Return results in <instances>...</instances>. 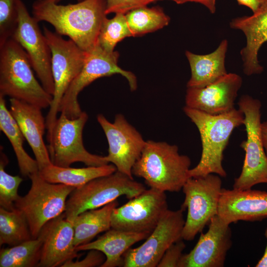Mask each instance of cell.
Returning <instances> with one entry per match:
<instances>
[{
  "label": "cell",
  "instance_id": "1",
  "mask_svg": "<svg viewBox=\"0 0 267 267\" xmlns=\"http://www.w3.org/2000/svg\"><path fill=\"white\" fill-rule=\"evenodd\" d=\"M106 4V0H84L66 5L50 0H36L32 4V16L39 22L49 23L55 32L68 36L88 51L98 43L107 15Z\"/></svg>",
  "mask_w": 267,
  "mask_h": 267
},
{
  "label": "cell",
  "instance_id": "2",
  "mask_svg": "<svg viewBox=\"0 0 267 267\" xmlns=\"http://www.w3.org/2000/svg\"><path fill=\"white\" fill-rule=\"evenodd\" d=\"M183 111L200 133L202 151L198 164L189 171L190 177L215 174L225 178L223 153L233 130L244 125V116L239 109L218 115L209 114L185 106Z\"/></svg>",
  "mask_w": 267,
  "mask_h": 267
},
{
  "label": "cell",
  "instance_id": "3",
  "mask_svg": "<svg viewBox=\"0 0 267 267\" xmlns=\"http://www.w3.org/2000/svg\"><path fill=\"white\" fill-rule=\"evenodd\" d=\"M190 165L189 157L179 154L177 145L149 140L134 164L132 174L143 178L151 188L178 192L190 178Z\"/></svg>",
  "mask_w": 267,
  "mask_h": 267
},
{
  "label": "cell",
  "instance_id": "4",
  "mask_svg": "<svg viewBox=\"0 0 267 267\" xmlns=\"http://www.w3.org/2000/svg\"><path fill=\"white\" fill-rule=\"evenodd\" d=\"M28 54L10 38L0 45V95L41 108L50 107L52 95L38 81Z\"/></svg>",
  "mask_w": 267,
  "mask_h": 267
},
{
  "label": "cell",
  "instance_id": "5",
  "mask_svg": "<svg viewBox=\"0 0 267 267\" xmlns=\"http://www.w3.org/2000/svg\"><path fill=\"white\" fill-rule=\"evenodd\" d=\"M145 189L141 183L116 171L74 189L67 200L64 214L66 218L72 222L83 212L103 207L121 196L131 199Z\"/></svg>",
  "mask_w": 267,
  "mask_h": 267
},
{
  "label": "cell",
  "instance_id": "6",
  "mask_svg": "<svg viewBox=\"0 0 267 267\" xmlns=\"http://www.w3.org/2000/svg\"><path fill=\"white\" fill-rule=\"evenodd\" d=\"M31 186L20 196L14 207L25 216L33 238H37L44 225L65 212L67 197L76 188L44 180L39 172L29 176Z\"/></svg>",
  "mask_w": 267,
  "mask_h": 267
},
{
  "label": "cell",
  "instance_id": "7",
  "mask_svg": "<svg viewBox=\"0 0 267 267\" xmlns=\"http://www.w3.org/2000/svg\"><path fill=\"white\" fill-rule=\"evenodd\" d=\"M238 104L244 114L247 139L240 144L245 153V158L233 188L244 190L259 183H267V156L261 132V102L248 95H243Z\"/></svg>",
  "mask_w": 267,
  "mask_h": 267
},
{
  "label": "cell",
  "instance_id": "8",
  "mask_svg": "<svg viewBox=\"0 0 267 267\" xmlns=\"http://www.w3.org/2000/svg\"><path fill=\"white\" fill-rule=\"evenodd\" d=\"M220 177L215 174L190 177L184 184V199L180 209L187 210V214L182 232L183 240H193L218 214L222 188Z\"/></svg>",
  "mask_w": 267,
  "mask_h": 267
},
{
  "label": "cell",
  "instance_id": "9",
  "mask_svg": "<svg viewBox=\"0 0 267 267\" xmlns=\"http://www.w3.org/2000/svg\"><path fill=\"white\" fill-rule=\"evenodd\" d=\"M44 35L51 53V70L54 84L52 100L45 118L49 134L57 119L62 98L69 86L81 72L87 51L70 39L65 40L56 32L44 26Z\"/></svg>",
  "mask_w": 267,
  "mask_h": 267
},
{
  "label": "cell",
  "instance_id": "10",
  "mask_svg": "<svg viewBox=\"0 0 267 267\" xmlns=\"http://www.w3.org/2000/svg\"><path fill=\"white\" fill-rule=\"evenodd\" d=\"M88 118L87 113L83 111L76 118H69L63 113L57 118L51 132L47 134V147L53 165L69 167L75 162H82L87 166L109 164L105 156L91 154L84 146L83 131Z\"/></svg>",
  "mask_w": 267,
  "mask_h": 267
},
{
  "label": "cell",
  "instance_id": "11",
  "mask_svg": "<svg viewBox=\"0 0 267 267\" xmlns=\"http://www.w3.org/2000/svg\"><path fill=\"white\" fill-rule=\"evenodd\" d=\"M119 56L117 51H106L98 43L87 51L83 68L64 93L58 112L70 119L78 117L83 112L78 100L79 93L95 80L101 77L119 74L128 80L132 91L136 90L137 84L135 76L118 66Z\"/></svg>",
  "mask_w": 267,
  "mask_h": 267
},
{
  "label": "cell",
  "instance_id": "12",
  "mask_svg": "<svg viewBox=\"0 0 267 267\" xmlns=\"http://www.w3.org/2000/svg\"><path fill=\"white\" fill-rule=\"evenodd\" d=\"M181 209H168L157 225L139 246L130 248L123 255L124 267H157L166 251L182 238L185 221Z\"/></svg>",
  "mask_w": 267,
  "mask_h": 267
},
{
  "label": "cell",
  "instance_id": "13",
  "mask_svg": "<svg viewBox=\"0 0 267 267\" xmlns=\"http://www.w3.org/2000/svg\"><path fill=\"white\" fill-rule=\"evenodd\" d=\"M168 209L165 192L150 188L114 208L111 226L126 231L151 233Z\"/></svg>",
  "mask_w": 267,
  "mask_h": 267
},
{
  "label": "cell",
  "instance_id": "14",
  "mask_svg": "<svg viewBox=\"0 0 267 267\" xmlns=\"http://www.w3.org/2000/svg\"><path fill=\"white\" fill-rule=\"evenodd\" d=\"M17 27L12 38L26 51L33 70L44 89L51 95L54 91L51 70V53L38 22L21 0H17Z\"/></svg>",
  "mask_w": 267,
  "mask_h": 267
},
{
  "label": "cell",
  "instance_id": "15",
  "mask_svg": "<svg viewBox=\"0 0 267 267\" xmlns=\"http://www.w3.org/2000/svg\"><path fill=\"white\" fill-rule=\"evenodd\" d=\"M97 120L108 143L106 160L112 163L117 171L133 178V167L140 157L146 141L121 114L116 115L113 123L101 114L97 116Z\"/></svg>",
  "mask_w": 267,
  "mask_h": 267
},
{
  "label": "cell",
  "instance_id": "16",
  "mask_svg": "<svg viewBox=\"0 0 267 267\" xmlns=\"http://www.w3.org/2000/svg\"><path fill=\"white\" fill-rule=\"evenodd\" d=\"M217 215L211 219L207 231L202 232L192 250L183 254L178 267H222L232 244L229 226Z\"/></svg>",
  "mask_w": 267,
  "mask_h": 267
},
{
  "label": "cell",
  "instance_id": "17",
  "mask_svg": "<svg viewBox=\"0 0 267 267\" xmlns=\"http://www.w3.org/2000/svg\"><path fill=\"white\" fill-rule=\"evenodd\" d=\"M242 84L239 75L230 73L204 87L187 88L185 106L212 115L227 112L234 108Z\"/></svg>",
  "mask_w": 267,
  "mask_h": 267
},
{
  "label": "cell",
  "instance_id": "18",
  "mask_svg": "<svg viewBox=\"0 0 267 267\" xmlns=\"http://www.w3.org/2000/svg\"><path fill=\"white\" fill-rule=\"evenodd\" d=\"M42 242L38 267H61L78 256L74 245V229L64 213L45 223L38 236Z\"/></svg>",
  "mask_w": 267,
  "mask_h": 267
},
{
  "label": "cell",
  "instance_id": "19",
  "mask_svg": "<svg viewBox=\"0 0 267 267\" xmlns=\"http://www.w3.org/2000/svg\"><path fill=\"white\" fill-rule=\"evenodd\" d=\"M217 215L229 224L262 221L267 218V192L222 188Z\"/></svg>",
  "mask_w": 267,
  "mask_h": 267
},
{
  "label": "cell",
  "instance_id": "20",
  "mask_svg": "<svg viewBox=\"0 0 267 267\" xmlns=\"http://www.w3.org/2000/svg\"><path fill=\"white\" fill-rule=\"evenodd\" d=\"M250 16L235 18L230 27L243 32L246 44L240 51L243 71L251 76L262 73L264 68L259 63L258 52L267 42V0H263L258 9Z\"/></svg>",
  "mask_w": 267,
  "mask_h": 267
},
{
  "label": "cell",
  "instance_id": "21",
  "mask_svg": "<svg viewBox=\"0 0 267 267\" xmlns=\"http://www.w3.org/2000/svg\"><path fill=\"white\" fill-rule=\"evenodd\" d=\"M9 101V111L34 153L39 170L52 164L43 139L46 127L42 108L14 98Z\"/></svg>",
  "mask_w": 267,
  "mask_h": 267
},
{
  "label": "cell",
  "instance_id": "22",
  "mask_svg": "<svg viewBox=\"0 0 267 267\" xmlns=\"http://www.w3.org/2000/svg\"><path fill=\"white\" fill-rule=\"evenodd\" d=\"M150 234L111 228L95 240L79 245L76 250L77 252L96 250L103 253L106 259L101 267H123L125 252L134 244L146 239Z\"/></svg>",
  "mask_w": 267,
  "mask_h": 267
},
{
  "label": "cell",
  "instance_id": "23",
  "mask_svg": "<svg viewBox=\"0 0 267 267\" xmlns=\"http://www.w3.org/2000/svg\"><path fill=\"white\" fill-rule=\"evenodd\" d=\"M227 47V41L224 39L215 51L209 54L199 55L186 51L191 73L187 87H204L226 75L225 59Z\"/></svg>",
  "mask_w": 267,
  "mask_h": 267
},
{
  "label": "cell",
  "instance_id": "24",
  "mask_svg": "<svg viewBox=\"0 0 267 267\" xmlns=\"http://www.w3.org/2000/svg\"><path fill=\"white\" fill-rule=\"evenodd\" d=\"M118 205V201L115 200L101 208L87 210L79 214L72 222L75 246L89 243L99 233L110 229L111 214Z\"/></svg>",
  "mask_w": 267,
  "mask_h": 267
},
{
  "label": "cell",
  "instance_id": "25",
  "mask_svg": "<svg viewBox=\"0 0 267 267\" xmlns=\"http://www.w3.org/2000/svg\"><path fill=\"white\" fill-rule=\"evenodd\" d=\"M116 171L113 164H109L81 168L59 167L52 164L39 172L42 178L49 182L78 188L93 179L109 175Z\"/></svg>",
  "mask_w": 267,
  "mask_h": 267
},
{
  "label": "cell",
  "instance_id": "26",
  "mask_svg": "<svg viewBox=\"0 0 267 267\" xmlns=\"http://www.w3.org/2000/svg\"><path fill=\"white\" fill-rule=\"evenodd\" d=\"M0 129L8 139L15 154L21 174L28 177L39 172L36 159H33L23 147L25 138L16 120L6 107L4 96L0 95Z\"/></svg>",
  "mask_w": 267,
  "mask_h": 267
},
{
  "label": "cell",
  "instance_id": "27",
  "mask_svg": "<svg viewBox=\"0 0 267 267\" xmlns=\"http://www.w3.org/2000/svg\"><path fill=\"white\" fill-rule=\"evenodd\" d=\"M33 239L24 215L16 208L0 207V245L12 246Z\"/></svg>",
  "mask_w": 267,
  "mask_h": 267
},
{
  "label": "cell",
  "instance_id": "28",
  "mask_svg": "<svg viewBox=\"0 0 267 267\" xmlns=\"http://www.w3.org/2000/svg\"><path fill=\"white\" fill-rule=\"evenodd\" d=\"M125 15L133 37L162 29L169 24L170 20L159 6H143L134 9Z\"/></svg>",
  "mask_w": 267,
  "mask_h": 267
},
{
  "label": "cell",
  "instance_id": "29",
  "mask_svg": "<svg viewBox=\"0 0 267 267\" xmlns=\"http://www.w3.org/2000/svg\"><path fill=\"white\" fill-rule=\"evenodd\" d=\"M42 245V240L37 237L16 245L1 249L0 267H38L41 258Z\"/></svg>",
  "mask_w": 267,
  "mask_h": 267
},
{
  "label": "cell",
  "instance_id": "30",
  "mask_svg": "<svg viewBox=\"0 0 267 267\" xmlns=\"http://www.w3.org/2000/svg\"><path fill=\"white\" fill-rule=\"evenodd\" d=\"M126 15L116 13L112 18L103 20L98 38L99 45L106 51H114L117 43L126 37H132Z\"/></svg>",
  "mask_w": 267,
  "mask_h": 267
},
{
  "label": "cell",
  "instance_id": "31",
  "mask_svg": "<svg viewBox=\"0 0 267 267\" xmlns=\"http://www.w3.org/2000/svg\"><path fill=\"white\" fill-rule=\"evenodd\" d=\"M8 162L6 156L0 154V207L6 210L15 208V202L20 196L18 190L22 178L19 176H12L5 171V167Z\"/></svg>",
  "mask_w": 267,
  "mask_h": 267
},
{
  "label": "cell",
  "instance_id": "32",
  "mask_svg": "<svg viewBox=\"0 0 267 267\" xmlns=\"http://www.w3.org/2000/svg\"><path fill=\"white\" fill-rule=\"evenodd\" d=\"M18 22L17 0H0V45L12 38Z\"/></svg>",
  "mask_w": 267,
  "mask_h": 267
},
{
  "label": "cell",
  "instance_id": "33",
  "mask_svg": "<svg viewBox=\"0 0 267 267\" xmlns=\"http://www.w3.org/2000/svg\"><path fill=\"white\" fill-rule=\"evenodd\" d=\"M161 0H106V15L114 13L126 14L136 8L146 6Z\"/></svg>",
  "mask_w": 267,
  "mask_h": 267
},
{
  "label": "cell",
  "instance_id": "34",
  "mask_svg": "<svg viewBox=\"0 0 267 267\" xmlns=\"http://www.w3.org/2000/svg\"><path fill=\"white\" fill-rule=\"evenodd\" d=\"M185 247L182 239L173 243L166 251L157 267H178Z\"/></svg>",
  "mask_w": 267,
  "mask_h": 267
},
{
  "label": "cell",
  "instance_id": "35",
  "mask_svg": "<svg viewBox=\"0 0 267 267\" xmlns=\"http://www.w3.org/2000/svg\"><path fill=\"white\" fill-rule=\"evenodd\" d=\"M83 259L70 260L64 263L62 267H101L105 261L104 254L96 250H90Z\"/></svg>",
  "mask_w": 267,
  "mask_h": 267
},
{
  "label": "cell",
  "instance_id": "36",
  "mask_svg": "<svg viewBox=\"0 0 267 267\" xmlns=\"http://www.w3.org/2000/svg\"><path fill=\"white\" fill-rule=\"evenodd\" d=\"M178 4H182L187 2H195L199 3L206 6L211 13H214L216 11V0H171Z\"/></svg>",
  "mask_w": 267,
  "mask_h": 267
},
{
  "label": "cell",
  "instance_id": "37",
  "mask_svg": "<svg viewBox=\"0 0 267 267\" xmlns=\"http://www.w3.org/2000/svg\"><path fill=\"white\" fill-rule=\"evenodd\" d=\"M239 5L246 6L253 12H255L260 6L263 0H236Z\"/></svg>",
  "mask_w": 267,
  "mask_h": 267
},
{
  "label": "cell",
  "instance_id": "38",
  "mask_svg": "<svg viewBox=\"0 0 267 267\" xmlns=\"http://www.w3.org/2000/svg\"><path fill=\"white\" fill-rule=\"evenodd\" d=\"M261 132L263 145L267 156V121L261 123Z\"/></svg>",
  "mask_w": 267,
  "mask_h": 267
},
{
  "label": "cell",
  "instance_id": "39",
  "mask_svg": "<svg viewBox=\"0 0 267 267\" xmlns=\"http://www.w3.org/2000/svg\"><path fill=\"white\" fill-rule=\"evenodd\" d=\"M265 236L267 239V245L264 254L256 265V267H267V227L265 230Z\"/></svg>",
  "mask_w": 267,
  "mask_h": 267
},
{
  "label": "cell",
  "instance_id": "40",
  "mask_svg": "<svg viewBox=\"0 0 267 267\" xmlns=\"http://www.w3.org/2000/svg\"><path fill=\"white\" fill-rule=\"evenodd\" d=\"M51 1H52L53 2H55L56 3H58L60 1L62 0H50ZM77 1H82V0H77Z\"/></svg>",
  "mask_w": 267,
  "mask_h": 267
}]
</instances>
